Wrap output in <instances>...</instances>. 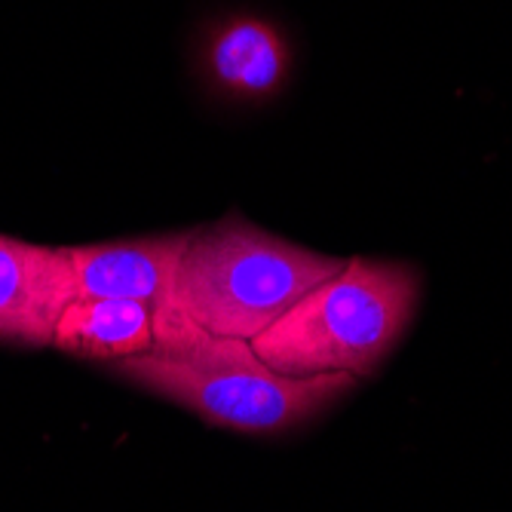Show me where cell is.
<instances>
[{
  "mask_svg": "<svg viewBox=\"0 0 512 512\" xmlns=\"http://www.w3.org/2000/svg\"><path fill=\"white\" fill-rule=\"evenodd\" d=\"M157 344V310L142 301L126 298H74L56 322L53 350L120 362L129 356H145Z\"/></svg>",
  "mask_w": 512,
  "mask_h": 512,
  "instance_id": "obj_7",
  "label": "cell"
},
{
  "mask_svg": "<svg viewBox=\"0 0 512 512\" xmlns=\"http://www.w3.org/2000/svg\"><path fill=\"white\" fill-rule=\"evenodd\" d=\"M114 371L123 381L197 414L209 427L246 436L292 433L356 387L347 371L307 378L279 375L249 341L206 335L175 316L157 322L151 353L120 359Z\"/></svg>",
  "mask_w": 512,
  "mask_h": 512,
  "instance_id": "obj_1",
  "label": "cell"
},
{
  "mask_svg": "<svg viewBox=\"0 0 512 512\" xmlns=\"http://www.w3.org/2000/svg\"><path fill=\"white\" fill-rule=\"evenodd\" d=\"M77 298L68 249L0 234V344L50 347L56 322Z\"/></svg>",
  "mask_w": 512,
  "mask_h": 512,
  "instance_id": "obj_4",
  "label": "cell"
},
{
  "mask_svg": "<svg viewBox=\"0 0 512 512\" xmlns=\"http://www.w3.org/2000/svg\"><path fill=\"white\" fill-rule=\"evenodd\" d=\"M417 304V267L356 255L249 344L279 375L347 371L356 381L375 378L411 329Z\"/></svg>",
  "mask_w": 512,
  "mask_h": 512,
  "instance_id": "obj_3",
  "label": "cell"
},
{
  "mask_svg": "<svg viewBox=\"0 0 512 512\" xmlns=\"http://www.w3.org/2000/svg\"><path fill=\"white\" fill-rule=\"evenodd\" d=\"M344 258L295 246L230 212L191 230L160 319H184L215 338L255 341L307 292L344 270Z\"/></svg>",
  "mask_w": 512,
  "mask_h": 512,
  "instance_id": "obj_2",
  "label": "cell"
},
{
  "mask_svg": "<svg viewBox=\"0 0 512 512\" xmlns=\"http://www.w3.org/2000/svg\"><path fill=\"white\" fill-rule=\"evenodd\" d=\"M289 43L261 16H230L206 40L209 80L234 99H270L289 77Z\"/></svg>",
  "mask_w": 512,
  "mask_h": 512,
  "instance_id": "obj_6",
  "label": "cell"
},
{
  "mask_svg": "<svg viewBox=\"0 0 512 512\" xmlns=\"http://www.w3.org/2000/svg\"><path fill=\"white\" fill-rule=\"evenodd\" d=\"M191 230L157 234L142 240L92 243L68 249L77 273V298H126L169 310L178 258L188 246Z\"/></svg>",
  "mask_w": 512,
  "mask_h": 512,
  "instance_id": "obj_5",
  "label": "cell"
}]
</instances>
